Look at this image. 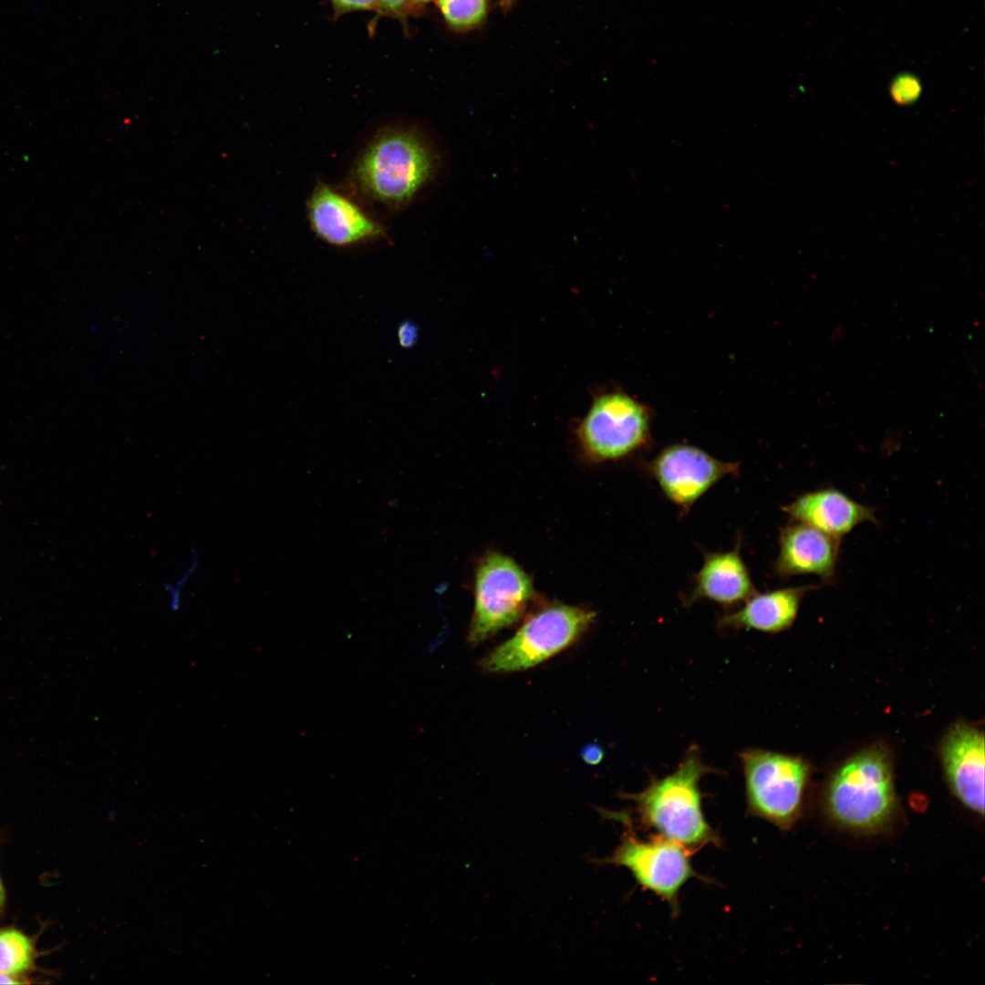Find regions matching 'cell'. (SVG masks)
Returning a JSON list of instances; mask_svg holds the SVG:
<instances>
[{
	"instance_id": "44dd1931",
	"label": "cell",
	"mask_w": 985,
	"mask_h": 985,
	"mask_svg": "<svg viewBox=\"0 0 985 985\" xmlns=\"http://www.w3.org/2000/svg\"><path fill=\"white\" fill-rule=\"evenodd\" d=\"M335 5L341 10H359L373 7L377 0H332Z\"/></svg>"
},
{
	"instance_id": "7c38bea8",
	"label": "cell",
	"mask_w": 985,
	"mask_h": 985,
	"mask_svg": "<svg viewBox=\"0 0 985 985\" xmlns=\"http://www.w3.org/2000/svg\"><path fill=\"white\" fill-rule=\"evenodd\" d=\"M841 538L812 526L792 521L780 529L779 553L772 571L780 579L815 575L824 584H833L840 555Z\"/></svg>"
},
{
	"instance_id": "9c48e42d",
	"label": "cell",
	"mask_w": 985,
	"mask_h": 985,
	"mask_svg": "<svg viewBox=\"0 0 985 985\" xmlns=\"http://www.w3.org/2000/svg\"><path fill=\"white\" fill-rule=\"evenodd\" d=\"M740 463L721 461L698 447L677 443L662 449L645 469L682 517L722 478L736 477Z\"/></svg>"
},
{
	"instance_id": "603a6c76",
	"label": "cell",
	"mask_w": 985,
	"mask_h": 985,
	"mask_svg": "<svg viewBox=\"0 0 985 985\" xmlns=\"http://www.w3.org/2000/svg\"><path fill=\"white\" fill-rule=\"evenodd\" d=\"M408 0H379L383 8L389 11H398L405 5Z\"/></svg>"
},
{
	"instance_id": "5bb4252c",
	"label": "cell",
	"mask_w": 985,
	"mask_h": 985,
	"mask_svg": "<svg viewBox=\"0 0 985 985\" xmlns=\"http://www.w3.org/2000/svg\"><path fill=\"white\" fill-rule=\"evenodd\" d=\"M782 510L792 521L837 538L849 534L860 524H877L875 508L860 503L833 487L802 493Z\"/></svg>"
},
{
	"instance_id": "4fadbf2b",
	"label": "cell",
	"mask_w": 985,
	"mask_h": 985,
	"mask_svg": "<svg viewBox=\"0 0 985 985\" xmlns=\"http://www.w3.org/2000/svg\"><path fill=\"white\" fill-rule=\"evenodd\" d=\"M740 549L739 538L731 551L704 554L701 567L692 575V587L682 597L684 607L709 600L729 610L756 593Z\"/></svg>"
},
{
	"instance_id": "30bf717a",
	"label": "cell",
	"mask_w": 985,
	"mask_h": 985,
	"mask_svg": "<svg viewBox=\"0 0 985 985\" xmlns=\"http://www.w3.org/2000/svg\"><path fill=\"white\" fill-rule=\"evenodd\" d=\"M309 227L322 242L349 247L386 238L378 221L358 203L330 185L319 181L306 201Z\"/></svg>"
},
{
	"instance_id": "3957f363",
	"label": "cell",
	"mask_w": 985,
	"mask_h": 985,
	"mask_svg": "<svg viewBox=\"0 0 985 985\" xmlns=\"http://www.w3.org/2000/svg\"><path fill=\"white\" fill-rule=\"evenodd\" d=\"M891 760L873 746L846 760L831 776L824 792L829 818L840 827L871 833L882 829L896 811Z\"/></svg>"
},
{
	"instance_id": "d4e9b609",
	"label": "cell",
	"mask_w": 985,
	"mask_h": 985,
	"mask_svg": "<svg viewBox=\"0 0 985 985\" xmlns=\"http://www.w3.org/2000/svg\"><path fill=\"white\" fill-rule=\"evenodd\" d=\"M5 900V891L0 880V907L3 906Z\"/></svg>"
},
{
	"instance_id": "2e32d148",
	"label": "cell",
	"mask_w": 985,
	"mask_h": 985,
	"mask_svg": "<svg viewBox=\"0 0 985 985\" xmlns=\"http://www.w3.org/2000/svg\"><path fill=\"white\" fill-rule=\"evenodd\" d=\"M33 960L30 939L22 932L7 928L0 930V972L14 975L26 971Z\"/></svg>"
},
{
	"instance_id": "cb8c5ba5",
	"label": "cell",
	"mask_w": 985,
	"mask_h": 985,
	"mask_svg": "<svg viewBox=\"0 0 985 985\" xmlns=\"http://www.w3.org/2000/svg\"><path fill=\"white\" fill-rule=\"evenodd\" d=\"M21 983L19 980H14L10 975L0 972V984H16Z\"/></svg>"
},
{
	"instance_id": "277c9868",
	"label": "cell",
	"mask_w": 985,
	"mask_h": 985,
	"mask_svg": "<svg viewBox=\"0 0 985 985\" xmlns=\"http://www.w3.org/2000/svg\"><path fill=\"white\" fill-rule=\"evenodd\" d=\"M747 814L780 829L792 828L802 815L810 770L798 756L760 748L739 753Z\"/></svg>"
},
{
	"instance_id": "6da1fadb",
	"label": "cell",
	"mask_w": 985,
	"mask_h": 985,
	"mask_svg": "<svg viewBox=\"0 0 985 985\" xmlns=\"http://www.w3.org/2000/svg\"><path fill=\"white\" fill-rule=\"evenodd\" d=\"M720 772L708 765L692 745L676 770L654 778L639 793H623L631 801L638 824L645 830L679 844L692 854L706 845H721L718 832L706 820L700 783Z\"/></svg>"
},
{
	"instance_id": "e0dca14e",
	"label": "cell",
	"mask_w": 985,
	"mask_h": 985,
	"mask_svg": "<svg viewBox=\"0 0 985 985\" xmlns=\"http://www.w3.org/2000/svg\"><path fill=\"white\" fill-rule=\"evenodd\" d=\"M439 5L447 22L455 27L477 24L486 10L485 0H439Z\"/></svg>"
},
{
	"instance_id": "d6986e66",
	"label": "cell",
	"mask_w": 985,
	"mask_h": 985,
	"mask_svg": "<svg viewBox=\"0 0 985 985\" xmlns=\"http://www.w3.org/2000/svg\"><path fill=\"white\" fill-rule=\"evenodd\" d=\"M919 81L910 75H903L897 78L891 84L890 93L893 98L900 104L911 103L920 94Z\"/></svg>"
},
{
	"instance_id": "ffe728a7",
	"label": "cell",
	"mask_w": 985,
	"mask_h": 985,
	"mask_svg": "<svg viewBox=\"0 0 985 985\" xmlns=\"http://www.w3.org/2000/svg\"><path fill=\"white\" fill-rule=\"evenodd\" d=\"M397 338L402 348H411L419 339V327L411 320L401 321L397 327Z\"/></svg>"
},
{
	"instance_id": "ba28073f",
	"label": "cell",
	"mask_w": 985,
	"mask_h": 985,
	"mask_svg": "<svg viewBox=\"0 0 985 985\" xmlns=\"http://www.w3.org/2000/svg\"><path fill=\"white\" fill-rule=\"evenodd\" d=\"M534 596L527 573L511 557L486 554L476 566L468 641L476 645L520 619Z\"/></svg>"
},
{
	"instance_id": "5b68a950",
	"label": "cell",
	"mask_w": 985,
	"mask_h": 985,
	"mask_svg": "<svg viewBox=\"0 0 985 985\" xmlns=\"http://www.w3.org/2000/svg\"><path fill=\"white\" fill-rule=\"evenodd\" d=\"M652 410L617 388L596 393L576 427L584 455L594 462L619 461L652 445Z\"/></svg>"
},
{
	"instance_id": "7402d4cb",
	"label": "cell",
	"mask_w": 985,
	"mask_h": 985,
	"mask_svg": "<svg viewBox=\"0 0 985 985\" xmlns=\"http://www.w3.org/2000/svg\"><path fill=\"white\" fill-rule=\"evenodd\" d=\"M604 756L603 749L597 744H589L586 746L582 752V757L588 764H597L601 762Z\"/></svg>"
},
{
	"instance_id": "7a4b0ae2",
	"label": "cell",
	"mask_w": 985,
	"mask_h": 985,
	"mask_svg": "<svg viewBox=\"0 0 985 985\" xmlns=\"http://www.w3.org/2000/svg\"><path fill=\"white\" fill-rule=\"evenodd\" d=\"M437 163L435 149L420 131L389 127L377 132L360 150L352 177L366 196L401 208L430 181Z\"/></svg>"
},
{
	"instance_id": "8992f818",
	"label": "cell",
	"mask_w": 985,
	"mask_h": 985,
	"mask_svg": "<svg viewBox=\"0 0 985 985\" xmlns=\"http://www.w3.org/2000/svg\"><path fill=\"white\" fill-rule=\"evenodd\" d=\"M596 616L586 607L550 604L530 616L512 638L482 658L481 666L494 673L534 667L574 643Z\"/></svg>"
},
{
	"instance_id": "9a60e30c",
	"label": "cell",
	"mask_w": 985,
	"mask_h": 985,
	"mask_svg": "<svg viewBox=\"0 0 985 985\" xmlns=\"http://www.w3.org/2000/svg\"><path fill=\"white\" fill-rule=\"evenodd\" d=\"M818 586L807 585L755 593L742 607L722 614L717 622L721 630H757L778 633L793 624L803 598Z\"/></svg>"
},
{
	"instance_id": "8fae6325",
	"label": "cell",
	"mask_w": 985,
	"mask_h": 985,
	"mask_svg": "<svg viewBox=\"0 0 985 985\" xmlns=\"http://www.w3.org/2000/svg\"><path fill=\"white\" fill-rule=\"evenodd\" d=\"M941 761L949 786L969 811L984 814V734L969 724L953 725L941 743Z\"/></svg>"
},
{
	"instance_id": "52a82bcc",
	"label": "cell",
	"mask_w": 985,
	"mask_h": 985,
	"mask_svg": "<svg viewBox=\"0 0 985 985\" xmlns=\"http://www.w3.org/2000/svg\"><path fill=\"white\" fill-rule=\"evenodd\" d=\"M627 826L620 843L611 855L599 860L627 868L643 890L655 894L666 902L673 918L680 912L679 893L693 877L708 881L693 868L692 853L684 846L657 835L639 838L633 831L627 814L615 815Z\"/></svg>"
},
{
	"instance_id": "484cf974",
	"label": "cell",
	"mask_w": 985,
	"mask_h": 985,
	"mask_svg": "<svg viewBox=\"0 0 985 985\" xmlns=\"http://www.w3.org/2000/svg\"><path fill=\"white\" fill-rule=\"evenodd\" d=\"M415 1L423 3V2H428L429 0H415Z\"/></svg>"
},
{
	"instance_id": "ac0fdd59",
	"label": "cell",
	"mask_w": 985,
	"mask_h": 985,
	"mask_svg": "<svg viewBox=\"0 0 985 985\" xmlns=\"http://www.w3.org/2000/svg\"><path fill=\"white\" fill-rule=\"evenodd\" d=\"M199 555L196 549H192L191 561L182 571L181 575L173 582L163 584L164 592L168 597V606L173 612H177L181 605L182 592L188 581L193 575L199 565Z\"/></svg>"
}]
</instances>
